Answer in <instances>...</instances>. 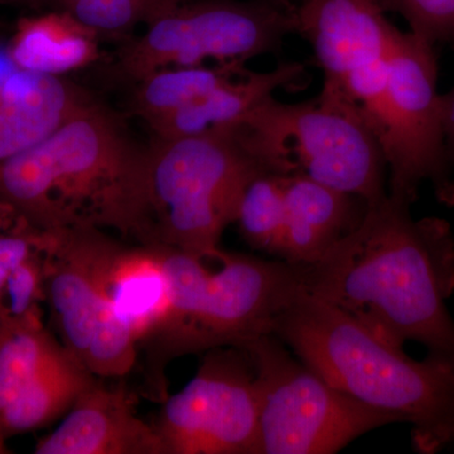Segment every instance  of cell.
<instances>
[{"mask_svg":"<svg viewBox=\"0 0 454 454\" xmlns=\"http://www.w3.org/2000/svg\"><path fill=\"white\" fill-rule=\"evenodd\" d=\"M304 291L395 348L418 342L454 365V234L437 217L385 197L322 258L301 264Z\"/></svg>","mask_w":454,"mask_h":454,"instance_id":"1","label":"cell"},{"mask_svg":"<svg viewBox=\"0 0 454 454\" xmlns=\"http://www.w3.org/2000/svg\"><path fill=\"white\" fill-rule=\"evenodd\" d=\"M149 145L92 100L0 163V201L43 231L98 229L151 245Z\"/></svg>","mask_w":454,"mask_h":454,"instance_id":"2","label":"cell"},{"mask_svg":"<svg viewBox=\"0 0 454 454\" xmlns=\"http://www.w3.org/2000/svg\"><path fill=\"white\" fill-rule=\"evenodd\" d=\"M271 333L337 390L411 426L414 450L434 454L454 443V365L376 336L348 313L301 289Z\"/></svg>","mask_w":454,"mask_h":454,"instance_id":"3","label":"cell"},{"mask_svg":"<svg viewBox=\"0 0 454 454\" xmlns=\"http://www.w3.org/2000/svg\"><path fill=\"white\" fill-rule=\"evenodd\" d=\"M168 277L170 303L162 325L140 343L146 395L167 394L175 358L271 333L274 321L303 288L300 264L223 249L196 255L155 245ZM138 346V348H139Z\"/></svg>","mask_w":454,"mask_h":454,"instance_id":"4","label":"cell"},{"mask_svg":"<svg viewBox=\"0 0 454 454\" xmlns=\"http://www.w3.org/2000/svg\"><path fill=\"white\" fill-rule=\"evenodd\" d=\"M234 127L270 175L301 173L367 206L387 196L380 139L337 90L324 85L317 97L294 104L268 98Z\"/></svg>","mask_w":454,"mask_h":454,"instance_id":"5","label":"cell"},{"mask_svg":"<svg viewBox=\"0 0 454 454\" xmlns=\"http://www.w3.org/2000/svg\"><path fill=\"white\" fill-rule=\"evenodd\" d=\"M270 175L243 145L234 128L149 145L151 245L196 255L221 249L235 223L247 188Z\"/></svg>","mask_w":454,"mask_h":454,"instance_id":"6","label":"cell"},{"mask_svg":"<svg viewBox=\"0 0 454 454\" xmlns=\"http://www.w3.org/2000/svg\"><path fill=\"white\" fill-rule=\"evenodd\" d=\"M255 373L259 454H333L381 427L399 423L337 390L276 334L245 340Z\"/></svg>","mask_w":454,"mask_h":454,"instance_id":"7","label":"cell"},{"mask_svg":"<svg viewBox=\"0 0 454 454\" xmlns=\"http://www.w3.org/2000/svg\"><path fill=\"white\" fill-rule=\"evenodd\" d=\"M294 33V12L265 0H179L124 42L116 74L136 83L163 68L245 65L280 52Z\"/></svg>","mask_w":454,"mask_h":454,"instance_id":"8","label":"cell"},{"mask_svg":"<svg viewBox=\"0 0 454 454\" xmlns=\"http://www.w3.org/2000/svg\"><path fill=\"white\" fill-rule=\"evenodd\" d=\"M46 301L62 346L92 375L124 378L138 343L114 315L106 279L121 241L98 229L49 231Z\"/></svg>","mask_w":454,"mask_h":454,"instance_id":"9","label":"cell"},{"mask_svg":"<svg viewBox=\"0 0 454 454\" xmlns=\"http://www.w3.org/2000/svg\"><path fill=\"white\" fill-rule=\"evenodd\" d=\"M434 49L411 32L394 31L381 145L390 197L411 206L422 184H428L438 201L452 207L453 169L447 158Z\"/></svg>","mask_w":454,"mask_h":454,"instance_id":"10","label":"cell"},{"mask_svg":"<svg viewBox=\"0 0 454 454\" xmlns=\"http://www.w3.org/2000/svg\"><path fill=\"white\" fill-rule=\"evenodd\" d=\"M167 454H259L255 373L241 348L208 349L154 424Z\"/></svg>","mask_w":454,"mask_h":454,"instance_id":"11","label":"cell"},{"mask_svg":"<svg viewBox=\"0 0 454 454\" xmlns=\"http://www.w3.org/2000/svg\"><path fill=\"white\" fill-rule=\"evenodd\" d=\"M295 33L324 71V85L358 107L379 139L387 118V65L396 27L378 0H301Z\"/></svg>","mask_w":454,"mask_h":454,"instance_id":"12","label":"cell"},{"mask_svg":"<svg viewBox=\"0 0 454 454\" xmlns=\"http://www.w3.org/2000/svg\"><path fill=\"white\" fill-rule=\"evenodd\" d=\"M95 379L37 454H167L157 429L137 413V396L122 384Z\"/></svg>","mask_w":454,"mask_h":454,"instance_id":"13","label":"cell"},{"mask_svg":"<svg viewBox=\"0 0 454 454\" xmlns=\"http://www.w3.org/2000/svg\"><path fill=\"white\" fill-rule=\"evenodd\" d=\"M92 100L66 77L17 70L0 88V163L38 145Z\"/></svg>","mask_w":454,"mask_h":454,"instance_id":"14","label":"cell"},{"mask_svg":"<svg viewBox=\"0 0 454 454\" xmlns=\"http://www.w3.org/2000/svg\"><path fill=\"white\" fill-rule=\"evenodd\" d=\"M286 206L283 260L310 264L345 238L365 216L367 205L301 173L283 176Z\"/></svg>","mask_w":454,"mask_h":454,"instance_id":"15","label":"cell"},{"mask_svg":"<svg viewBox=\"0 0 454 454\" xmlns=\"http://www.w3.org/2000/svg\"><path fill=\"white\" fill-rule=\"evenodd\" d=\"M309 73L301 62L284 61L267 73L247 70L177 112L148 122L154 138L175 139L223 130L243 121L280 90L303 88Z\"/></svg>","mask_w":454,"mask_h":454,"instance_id":"16","label":"cell"},{"mask_svg":"<svg viewBox=\"0 0 454 454\" xmlns=\"http://www.w3.org/2000/svg\"><path fill=\"white\" fill-rule=\"evenodd\" d=\"M106 295L114 315L138 346L162 325L168 313V277L155 245L121 244L110 267Z\"/></svg>","mask_w":454,"mask_h":454,"instance_id":"17","label":"cell"},{"mask_svg":"<svg viewBox=\"0 0 454 454\" xmlns=\"http://www.w3.org/2000/svg\"><path fill=\"white\" fill-rule=\"evenodd\" d=\"M100 35L62 11L20 18L8 41L20 70L66 77L100 61Z\"/></svg>","mask_w":454,"mask_h":454,"instance_id":"18","label":"cell"},{"mask_svg":"<svg viewBox=\"0 0 454 454\" xmlns=\"http://www.w3.org/2000/svg\"><path fill=\"white\" fill-rule=\"evenodd\" d=\"M67 349L0 408L5 437L31 432L70 411L74 400L97 379Z\"/></svg>","mask_w":454,"mask_h":454,"instance_id":"19","label":"cell"},{"mask_svg":"<svg viewBox=\"0 0 454 454\" xmlns=\"http://www.w3.org/2000/svg\"><path fill=\"white\" fill-rule=\"evenodd\" d=\"M247 70L244 64L163 68L134 83L130 107L148 124L195 103Z\"/></svg>","mask_w":454,"mask_h":454,"instance_id":"20","label":"cell"},{"mask_svg":"<svg viewBox=\"0 0 454 454\" xmlns=\"http://www.w3.org/2000/svg\"><path fill=\"white\" fill-rule=\"evenodd\" d=\"M42 316L14 317L0 310V408L65 352Z\"/></svg>","mask_w":454,"mask_h":454,"instance_id":"21","label":"cell"},{"mask_svg":"<svg viewBox=\"0 0 454 454\" xmlns=\"http://www.w3.org/2000/svg\"><path fill=\"white\" fill-rule=\"evenodd\" d=\"M235 223L252 249L283 260L286 227L283 176L262 175L254 179L245 191Z\"/></svg>","mask_w":454,"mask_h":454,"instance_id":"22","label":"cell"},{"mask_svg":"<svg viewBox=\"0 0 454 454\" xmlns=\"http://www.w3.org/2000/svg\"><path fill=\"white\" fill-rule=\"evenodd\" d=\"M179 0H76L62 12L103 35H122L153 22Z\"/></svg>","mask_w":454,"mask_h":454,"instance_id":"23","label":"cell"},{"mask_svg":"<svg viewBox=\"0 0 454 454\" xmlns=\"http://www.w3.org/2000/svg\"><path fill=\"white\" fill-rule=\"evenodd\" d=\"M46 243L29 254L9 274L3 292L2 312L14 317L42 316L41 303L46 301Z\"/></svg>","mask_w":454,"mask_h":454,"instance_id":"24","label":"cell"},{"mask_svg":"<svg viewBox=\"0 0 454 454\" xmlns=\"http://www.w3.org/2000/svg\"><path fill=\"white\" fill-rule=\"evenodd\" d=\"M382 9L400 14L411 32L432 46L454 43V0H381Z\"/></svg>","mask_w":454,"mask_h":454,"instance_id":"25","label":"cell"},{"mask_svg":"<svg viewBox=\"0 0 454 454\" xmlns=\"http://www.w3.org/2000/svg\"><path fill=\"white\" fill-rule=\"evenodd\" d=\"M47 231L20 217L16 225L0 234V307L9 274L18 264L46 243Z\"/></svg>","mask_w":454,"mask_h":454,"instance_id":"26","label":"cell"},{"mask_svg":"<svg viewBox=\"0 0 454 454\" xmlns=\"http://www.w3.org/2000/svg\"><path fill=\"white\" fill-rule=\"evenodd\" d=\"M442 115L448 163L454 170V88L442 94Z\"/></svg>","mask_w":454,"mask_h":454,"instance_id":"27","label":"cell"},{"mask_svg":"<svg viewBox=\"0 0 454 454\" xmlns=\"http://www.w3.org/2000/svg\"><path fill=\"white\" fill-rule=\"evenodd\" d=\"M20 215L8 203L0 201V234L16 225Z\"/></svg>","mask_w":454,"mask_h":454,"instance_id":"28","label":"cell"},{"mask_svg":"<svg viewBox=\"0 0 454 454\" xmlns=\"http://www.w3.org/2000/svg\"><path fill=\"white\" fill-rule=\"evenodd\" d=\"M265 2L273 3L278 7L286 9V11L294 12L297 8V2L295 0H265Z\"/></svg>","mask_w":454,"mask_h":454,"instance_id":"29","label":"cell"},{"mask_svg":"<svg viewBox=\"0 0 454 454\" xmlns=\"http://www.w3.org/2000/svg\"><path fill=\"white\" fill-rule=\"evenodd\" d=\"M5 441H7V437H5L4 432H3L2 427H0V454L9 452L7 446H5Z\"/></svg>","mask_w":454,"mask_h":454,"instance_id":"30","label":"cell"}]
</instances>
